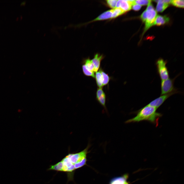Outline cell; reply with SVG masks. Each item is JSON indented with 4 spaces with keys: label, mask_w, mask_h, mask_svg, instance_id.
<instances>
[{
    "label": "cell",
    "mask_w": 184,
    "mask_h": 184,
    "mask_svg": "<svg viewBox=\"0 0 184 184\" xmlns=\"http://www.w3.org/2000/svg\"><path fill=\"white\" fill-rule=\"evenodd\" d=\"M90 146L88 144L85 149L79 152L68 154L60 162L50 165L47 170L65 172L68 180H72L75 171L80 168V162L86 158Z\"/></svg>",
    "instance_id": "1"
},
{
    "label": "cell",
    "mask_w": 184,
    "mask_h": 184,
    "mask_svg": "<svg viewBox=\"0 0 184 184\" xmlns=\"http://www.w3.org/2000/svg\"><path fill=\"white\" fill-rule=\"evenodd\" d=\"M157 109L147 105L138 110L135 117L126 121L125 123L147 121L158 126L159 120L162 114L156 112Z\"/></svg>",
    "instance_id": "2"
},
{
    "label": "cell",
    "mask_w": 184,
    "mask_h": 184,
    "mask_svg": "<svg viewBox=\"0 0 184 184\" xmlns=\"http://www.w3.org/2000/svg\"><path fill=\"white\" fill-rule=\"evenodd\" d=\"M167 61L162 58L157 59L155 65L157 72L161 80L167 79L169 78V73L166 65Z\"/></svg>",
    "instance_id": "3"
},
{
    "label": "cell",
    "mask_w": 184,
    "mask_h": 184,
    "mask_svg": "<svg viewBox=\"0 0 184 184\" xmlns=\"http://www.w3.org/2000/svg\"><path fill=\"white\" fill-rule=\"evenodd\" d=\"M179 75H177L172 78H169L167 79L161 80L160 95L178 91L174 87V83L175 80Z\"/></svg>",
    "instance_id": "4"
},
{
    "label": "cell",
    "mask_w": 184,
    "mask_h": 184,
    "mask_svg": "<svg viewBox=\"0 0 184 184\" xmlns=\"http://www.w3.org/2000/svg\"><path fill=\"white\" fill-rule=\"evenodd\" d=\"M179 92V91H177L161 95L159 97L152 101L148 105L157 109L169 97L174 94Z\"/></svg>",
    "instance_id": "5"
},
{
    "label": "cell",
    "mask_w": 184,
    "mask_h": 184,
    "mask_svg": "<svg viewBox=\"0 0 184 184\" xmlns=\"http://www.w3.org/2000/svg\"><path fill=\"white\" fill-rule=\"evenodd\" d=\"M146 19L145 22V26L143 33L150 27L153 25L157 15V12L154 9L146 10Z\"/></svg>",
    "instance_id": "6"
},
{
    "label": "cell",
    "mask_w": 184,
    "mask_h": 184,
    "mask_svg": "<svg viewBox=\"0 0 184 184\" xmlns=\"http://www.w3.org/2000/svg\"><path fill=\"white\" fill-rule=\"evenodd\" d=\"M132 5L130 0H118L116 7H119L125 12L130 10L132 8Z\"/></svg>",
    "instance_id": "7"
},
{
    "label": "cell",
    "mask_w": 184,
    "mask_h": 184,
    "mask_svg": "<svg viewBox=\"0 0 184 184\" xmlns=\"http://www.w3.org/2000/svg\"><path fill=\"white\" fill-rule=\"evenodd\" d=\"M113 9L108 10L102 13L94 19L89 22L102 20L111 18Z\"/></svg>",
    "instance_id": "8"
},
{
    "label": "cell",
    "mask_w": 184,
    "mask_h": 184,
    "mask_svg": "<svg viewBox=\"0 0 184 184\" xmlns=\"http://www.w3.org/2000/svg\"><path fill=\"white\" fill-rule=\"evenodd\" d=\"M103 58V55L98 53H96L94 55V58L91 60L95 67L94 72H97L100 67L101 61Z\"/></svg>",
    "instance_id": "9"
},
{
    "label": "cell",
    "mask_w": 184,
    "mask_h": 184,
    "mask_svg": "<svg viewBox=\"0 0 184 184\" xmlns=\"http://www.w3.org/2000/svg\"><path fill=\"white\" fill-rule=\"evenodd\" d=\"M170 20L169 18L166 15H157L156 17L153 25L160 26L168 23Z\"/></svg>",
    "instance_id": "10"
},
{
    "label": "cell",
    "mask_w": 184,
    "mask_h": 184,
    "mask_svg": "<svg viewBox=\"0 0 184 184\" xmlns=\"http://www.w3.org/2000/svg\"><path fill=\"white\" fill-rule=\"evenodd\" d=\"M154 1L157 3L156 10L158 12H163L169 6V5L163 2L162 0H155Z\"/></svg>",
    "instance_id": "11"
},
{
    "label": "cell",
    "mask_w": 184,
    "mask_h": 184,
    "mask_svg": "<svg viewBox=\"0 0 184 184\" xmlns=\"http://www.w3.org/2000/svg\"><path fill=\"white\" fill-rule=\"evenodd\" d=\"M95 78L97 86L99 88H101L103 86V79L101 74L99 70L96 73Z\"/></svg>",
    "instance_id": "12"
},
{
    "label": "cell",
    "mask_w": 184,
    "mask_h": 184,
    "mask_svg": "<svg viewBox=\"0 0 184 184\" xmlns=\"http://www.w3.org/2000/svg\"><path fill=\"white\" fill-rule=\"evenodd\" d=\"M83 62V64L85 65L87 69L91 71L94 72L95 67L91 60L89 58H87L84 60Z\"/></svg>",
    "instance_id": "13"
},
{
    "label": "cell",
    "mask_w": 184,
    "mask_h": 184,
    "mask_svg": "<svg viewBox=\"0 0 184 184\" xmlns=\"http://www.w3.org/2000/svg\"><path fill=\"white\" fill-rule=\"evenodd\" d=\"M102 77L103 79V86L107 85L109 83L110 80V77L108 74L105 72L101 68L99 70Z\"/></svg>",
    "instance_id": "14"
},
{
    "label": "cell",
    "mask_w": 184,
    "mask_h": 184,
    "mask_svg": "<svg viewBox=\"0 0 184 184\" xmlns=\"http://www.w3.org/2000/svg\"><path fill=\"white\" fill-rule=\"evenodd\" d=\"M125 12L119 7H116L113 9L111 18H115L122 15Z\"/></svg>",
    "instance_id": "15"
},
{
    "label": "cell",
    "mask_w": 184,
    "mask_h": 184,
    "mask_svg": "<svg viewBox=\"0 0 184 184\" xmlns=\"http://www.w3.org/2000/svg\"><path fill=\"white\" fill-rule=\"evenodd\" d=\"M82 69L83 72L85 75L95 78V75L94 72L90 71L87 69L84 64L82 65Z\"/></svg>",
    "instance_id": "16"
},
{
    "label": "cell",
    "mask_w": 184,
    "mask_h": 184,
    "mask_svg": "<svg viewBox=\"0 0 184 184\" xmlns=\"http://www.w3.org/2000/svg\"><path fill=\"white\" fill-rule=\"evenodd\" d=\"M125 176L114 179L111 182L110 184H124L126 181V177Z\"/></svg>",
    "instance_id": "17"
},
{
    "label": "cell",
    "mask_w": 184,
    "mask_h": 184,
    "mask_svg": "<svg viewBox=\"0 0 184 184\" xmlns=\"http://www.w3.org/2000/svg\"><path fill=\"white\" fill-rule=\"evenodd\" d=\"M106 96L105 93L98 98L96 99L99 103L105 109H106Z\"/></svg>",
    "instance_id": "18"
},
{
    "label": "cell",
    "mask_w": 184,
    "mask_h": 184,
    "mask_svg": "<svg viewBox=\"0 0 184 184\" xmlns=\"http://www.w3.org/2000/svg\"><path fill=\"white\" fill-rule=\"evenodd\" d=\"M184 0H172L171 3L173 5L180 8L184 7Z\"/></svg>",
    "instance_id": "19"
},
{
    "label": "cell",
    "mask_w": 184,
    "mask_h": 184,
    "mask_svg": "<svg viewBox=\"0 0 184 184\" xmlns=\"http://www.w3.org/2000/svg\"><path fill=\"white\" fill-rule=\"evenodd\" d=\"M118 0H108L106 1L107 4L108 6L114 9L116 8V6Z\"/></svg>",
    "instance_id": "20"
},
{
    "label": "cell",
    "mask_w": 184,
    "mask_h": 184,
    "mask_svg": "<svg viewBox=\"0 0 184 184\" xmlns=\"http://www.w3.org/2000/svg\"><path fill=\"white\" fill-rule=\"evenodd\" d=\"M151 1L149 0H137L135 1V3L139 5H146L151 3Z\"/></svg>",
    "instance_id": "21"
},
{
    "label": "cell",
    "mask_w": 184,
    "mask_h": 184,
    "mask_svg": "<svg viewBox=\"0 0 184 184\" xmlns=\"http://www.w3.org/2000/svg\"><path fill=\"white\" fill-rule=\"evenodd\" d=\"M105 93L102 88H99L97 89L96 92V99L98 98Z\"/></svg>",
    "instance_id": "22"
},
{
    "label": "cell",
    "mask_w": 184,
    "mask_h": 184,
    "mask_svg": "<svg viewBox=\"0 0 184 184\" xmlns=\"http://www.w3.org/2000/svg\"><path fill=\"white\" fill-rule=\"evenodd\" d=\"M146 10L144 11L140 16V18L143 22H145L146 19Z\"/></svg>",
    "instance_id": "23"
},
{
    "label": "cell",
    "mask_w": 184,
    "mask_h": 184,
    "mask_svg": "<svg viewBox=\"0 0 184 184\" xmlns=\"http://www.w3.org/2000/svg\"><path fill=\"white\" fill-rule=\"evenodd\" d=\"M141 6L135 3L133 4L132 6V9L135 11H138L140 10L141 8Z\"/></svg>",
    "instance_id": "24"
},
{
    "label": "cell",
    "mask_w": 184,
    "mask_h": 184,
    "mask_svg": "<svg viewBox=\"0 0 184 184\" xmlns=\"http://www.w3.org/2000/svg\"><path fill=\"white\" fill-rule=\"evenodd\" d=\"M154 9V7L151 3L149 4L147 6L146 10H148Z\"/></svg>",
    "instance_id": "25"
},
{
    "label": "cell",
    "mask_w": 184,
    "mask_h": 184,
    "mask_svg": "<svg viewBox=\"0 0 184 184\" xmlns=\"http://www.w3.org/2000/svg\"><path fill=\"white\" fill-rule=\"evenodd\" d=\"M172 0H162V1L164 3L169 5V4L171 3Z\"/></svg>",
    "instance_id": "26"
},
{
    "label": "cell",
    "mask_w": 184,
    "mask_h": 184,
    "mask_svg": "<svg viewBox=\"0 0 184 184\" xmlns=\"http://www.w3.org/2000/svg\"><path fill=\"white\" fill-rule=\"evenodd\" d=\"M26 3V2L25 1L22 2L20 4V5H25Z\"/></svg>",
    "instance_id": "27"
},
{
    "label": "cell",
    "mask_w": 184,
    "mask_h": 184,
    "mask_svg": "<svg viewBox=\"0 0 184 184\" xmlns=\"http://www.w3.org/2000/svg\"><path fill=\"white\" fill-rule=\"evenodd\" d=\"M124 184H128V183L127 182H126H126L124 183Z\"/></svg>",
    "instance_id": "28"
}]
</instances>
